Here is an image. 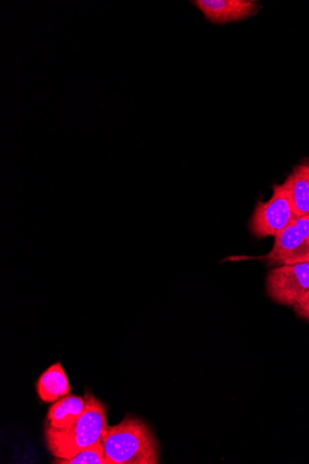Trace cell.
<instances>
[{"mask_svg": "<svg viewBox=\"0 0 309 464\" xmlns=\"http://www.w3.org/2000/svg\"><path fill=\"white\" fill-rule=\"evenodd\" d=\"M107 464H157L159 446L142 420L126 416L121 423L108 426L102 437Z\"/></svg>", "mask_w": 309, "mask_h": 464, "instance_id": "1", "label": "cell"}, {"mask_svg": "<svg viewBox=\"0 0 309 464\" xmlns=\"http://www.w3.org/2000/svg\"><path fill=\"white\" fill-rule=\"evenodd\" d=\"M85 409L72 425L63 429L46 427V442L55 458H71L102 440L107 424V408L92 392L84 393Z\"/></svg>", "mask_w": 309, "mask_h": 464, "instance_id": "2", "label": "cell"}, {"mask_svg": "<svg viewBox=\"0 0 309 464\" xmlns=\"http://www.w3.org/2000/svg\"><path fill=\"white\" fill-rule=\"evenodd\" d=\"M295 212L284 184L274 187L271 198L267 201H257L251 217L249 228L258 238L276 237L295 219Z\"/></svg>", "mask_w": 309, "mask_h": 464, "instance_id": "3", "label": "cell"}, {"mask_svg": "<svg viewBox=\"0 0 309 464\" xmlns=\"http://www.w3.org/2000/svg\"><path fill=\"white\" fill-rule=\"evenodd\" d=\"M263 259L268 266L309 262V217H301L275 237L273 249Z\"/></svg>", "mask_w": 309, "mask_h": 464, "instance_id": "4", "label": "cell"}, {"mask_svg": "<svg viewBox=\"0 0 309 464\" xmlns=\"http://www.w3.org/2000/svg\"><path fill=\"white\" fill-rule=\"evenodd\" d=\"M266 287L273 301L294 307L309 291V262L271 270Z\"/></svg>", "mask_w": 309, "mask_h": 464, "instance_id": "5", "label": "cell"}, {"mask_svg": "<svg viewBox=\"0 0 309 464\" xmlns=\"http://www.w3.org/2000/svg\"><path fill=\"white\" fill-rule=\"evenodd\" d=\"M214 24H226L252 17L260 9L252 0H194L191 2Z\"/></svg>", "mask_w": 309, "mask_h": 464, "instance_id": "6", "label": "cell"}, {"mask_svg": "<svg viewBox=\"0 0 309 464\" xmlns=\"http://www.w3.org/2000/svg\"><path fill=\"white\" fill-rule=\"evenodd\" d=\"M283 184L295 216L309 217V167L303 162L296 165Z\"/></svg>", "mask_w": 309, "mask_h": 464, "instance_id": "7", "label": "cell"}, {"mask_svg": "<svg viewBox=\"0 0 309 464\" xmlns=\"http://www.w3.org/2000/svg\"><path fill=\"white\" fill-rule=\"evenodd\" d=\"M36 391L43 402H54L71 393L68 377L60 362L43 372L38 379Z\"/></svg>", "mask_w": 309, "mask_h": 464, "instance_id": "8", "label": "cell"}, {"mask_svg": "<svg viewBox=\"0 0 309 464\" xmlns=\"http://www.w3.org/2000/svg\"><path fill=\"white\" fill-rule=\"evenodd\" d=\"M84 409V398L70 394L63 397L50 409L47 426L54 429L66 428L74 423Z\"/></svg>", "mask_w": 309, "mask_h": 464, "instance_id": "9", "label": "cell"}, {"mask_svg": "<svg viewBox=\"0 0 309 464\" xmlns=\"http://www.w3.org/2000/svg\"><path fill=\"white\" fill-rule=\"evenodd\" d=\"M53 463L58 464H107L102 443L100 442L86 448L71 458H56Z\"/></svg>", "mask_w": 309, "mask_h": 464, "instance_id": "10", "label": "cell"}, {"mask_svg": "<svg viewBox=\"0 0 309 464\" xmlns=\"http://www.w3.org/2000/svg\"><path fill=\"white\" fill-rule=\"evenodd\" d=\"M295 312L300 318L309 321V291L294 306Z\"/></svg>", "mask_w": 309, "mask_h": 464, "instance_id": "11", "label": "cell"}, {"mask_svg": "<svg viewBox=\"0 0 309 464\" xmlns=\"http://www.w3.org/2000/svg\"><path fill=\"white\" fill-rule=\"evenodd\" d=\"M303 163L309 167V159L304 160Z\"/></svg>", "mask_w": 309, "mask_h": 464, "instance_id": "12", "label": "cell"}]
</instances>
